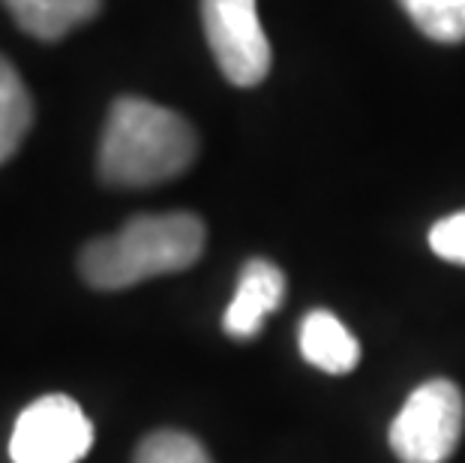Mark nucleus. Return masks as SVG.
<instances>
[{
  "instance_id": "7ed1b4c3",
  "label": "nucleus",
  "mask_w": 465,
  "mask_h": 463,
  "mask_svg": "<svg viewBox=\"0 0 465 463\" xmlns=\"http://www.w3.org/2000/svg\"><path fill=\"white\" fill-rule=\"evenodd\" d=\"M465 428V400L457 382L430 379L402 403L391 425V448L402 463H448Z\"/></svg>"
},
{
  "instance_id": "9d476101",
  "label": "nucleus",
  "mask_w": 465,
  "mask_h": 463,
  "mask_svg": "<svg viewBox=\"0 0 465 463\" xmlns=\"http://www.w3.org/2000/svg\"><path fill=\"white\" fill-rule=\"evenodd\" d=\"M400 4L435 43L457 45L465 39V0H400Z\"/></svg>"
},
{
  "instance_id": "f03ea898",
  "label": "nucleus",
  "mask_w": 465,
  "mask_h": 463,
  "mask_svg": "<svg viewBox=\"0 0 465 463\" xmlns=\"http://www.w3.org/2000/svg\"><path fill=\"white\" fill-rule=\"evenodd\" d=\"M204 241V223L195 214H138L114 235L87 244L78 268L94 289H130L142 280L193 268L202 259Z\"/></svg>"
},
{
  "instance_id": "9b49d317",
  "label": "nucleus",
  "mask_w": 465,
  "mask_h": 463,
  "mask_svg": "<svg viewBox=\"0 0 465 463\" xmlns=\"http://www.w3.org/2000/svg\"><path fill=\"white\" fill-rule=\"evenodd\" d=\"M133 463H213L199 439L183 430H156L138 442Z\"/></svg>"
},
{
  "instance_id": "f257e3e1",
  "label": "nucleus",
  "mask_w": 465,
  "mask_h": 463,
  "mask_svg": "<svg viewBox=\"0 0 465 463\" xmlns=\"http://www.w3.org/2000/svg\"><path fill=\"white\" fill-rule=\"evenodd\" d=\"M199 136L186 117L142 96H121L100 142V178L112 186H153L193 166Z\"/></svg>"
},
{
  "instance_id": "423d86ee",
  "label": "nucleus",
  "mask_w": 465,
  "mask_h": 463,
  "mask_svg": "<svg viewBox=\"0 0 465 463\" xmlns=\"http://www.w3.org/2000/svg\"><path fill=\"white\" fill-rule=\"evenodd\" d=\"M285 301V274L267 259H250L241 268L232 304L225 307L223 331L232 340H255L271 313Z\"/></svg>"
},
{
  "instance_id": "20e7f679",
  "label": "nucleus",
  "mask_w": 465,
  "mask_h": 463,
  "mask_svg": "<svg viewBox=\"0 0 465 463\" xmlns=\"http://www.w3.org/2000/svg\"><path fill=\"white\" fill-rule=\"evenodd\" d=\"M94 446V425L66 394H45L18 416L9 437L13 463H78Z\"/></svg>"
},
{
  "instance_id": "0eeeda50",
  "label": "nucleus",
  "mask_w": 465,
  "mask_h": 463,
  "mask_svg": "<svg viewBox=\"0 0 465 463\" xmlns=\"http://www.w3.org/2000/svg\"><path fill=\"white\" fill-rule=\"evenodd\" d=\"M298 347H301V356L310 361L315 370L331 373V377L351 373L361 361L358 337H354L331 310L306 313L298 331Z\"/></svg>"
},
{
  "instance_id": "39448f33",
  "label": "nucleus",
  "mask_w": 465,
  "mask_h": 463,
  "mask_svg": "<svg viewBox=\"0 0 465 463\" xmlns=\"http://www.w3.org/2000/svg\"><path fill=\"white\" fill-rule=\"evenodd\" d=\"M204 34L216 66L237 87H252L271 70V43L255 0H202Z\"/></svg>"
},
{
  "instance_id": "6e6552de",
  "label": "nucleus",
  "mask_w": 465,
  "mask_h": 463,
  "mask_svg": "<svg viewBox=\"0 0 465 463\" xmlns=\"http://www.w3.org/2000/svg\"><path fill=\"white\" fill-rule=\"evenodd\" d=\"M4 6L25 34L54 43L78 25L91 22L100 13L103 0H4Z\"/></svg>"
},
{
  "instance_id": "f8f14e48",
  "label": "nucleus",
  "mask_w": 465,
  "mask_h": 463,
  "mask_svg": "<svg viewBox=\"0 0 465 463\" xmlns=\"http://www.w3.org/2000/svg\"><path fill=\"white\" fill-rule=\"evenodd\" d=\"M430 247L444 262L465 265V211L444 216L430 229Z\"/></svg>"
},
{
  "instance_id": "1a4fd4ad",
  "label": "nucleus",
  "mask_w": 465,
  "mask_h": 463,
  "mask_svg": "<svg viewBox=\"0 0 465 463\" xmlns=\"http://www.w3.org/2000/svg\"><path fill=\"white\" fill-rule=\"evenodd\" d=\"M34 124V100L15 66L0 55V163L18 151Z\"/></svg>"
}]
</instances>
